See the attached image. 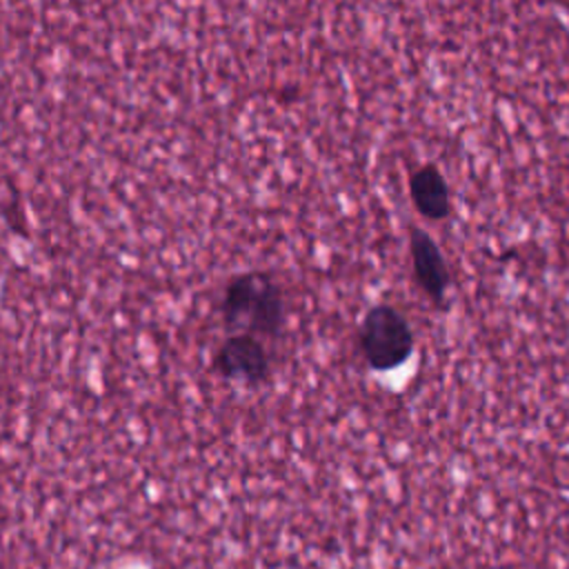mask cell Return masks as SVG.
<instances>
[{"label": "cell", "instance_id": "obj_4", "mask_svg": "<svg viewBox=\"0 0 569 569\" xmlns=\"http://www.w3.org/2000/svg\"><path fill=\"white\" fill-rule=\"evenodd\" d=\"M409 253L413 264V278L418 287L436 302L442 300L449 287V269L442 258L436 240L420 227H413L409 233Z\"/></svg>", "mask_w": 569, "mask_h": 569}, {"label": "cell", "instance_id": "obj_1", "mask_svg": "<svg viewBox=\"0 0 569 569\" xmlns=\"http://www.w3.org/2000/svg\"><path fill=\"white\" fill-rule=\"evenodd\" d=\"M222 322L231 333L276 338L284 327L282 287L269 271L236 273L220 298Z\"/></svg>", "mask_w": 569, "mask_h": 569}, {"label": "cell", "instance_id": "obj_5", "mask_svg": "<svg viewBox=\"0 0 569 569\" xmlns=\"http://www.w3.org/2000/svg\"><path fill=\"white\" fill-rule=\"evenodd\" d=\"M409 198L427 220H445L451 211L449 184L436 164H422L411 173Z\"/></svg>", "mask_w": 569, "mask_h": 569}, {"label": "cell", "instance_id": "obj_2", "mask_svg": "<svg viewBox=\"0 0 569 569\" xmlns=\"http://www.w3.org/2000/svg\"><path fill=\"white\" fill-rule=\"evenodd\" d=\"M358 347L367 365L376 371H391L413 353V331L409 320L391 305H373L362 316Z\"/></svg>", "mask_w": 569, "mask_h": 569}, {"label": "cell", "instance_id": "obj_3", "mask_svg": "<svg viewBox=\"0 0 569 569\" xmlns=\"http://www.w3.org/2000/svg\"><path fill=\"white\" fill-rule=\"evenodd\" d=\"M211 365L231 382L258 387L271 376V356L264 342L249 333H229L213 351Z\"/></svg>", "mask_w": 569, "mask_h": 569}]
</instances>
